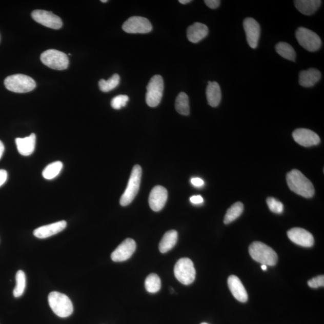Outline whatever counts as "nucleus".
Segmentation results:
<instances>
[{"label": "nucleus", "mask_w": 324, "mask_h": 324, "mask_svg": "<svg viewBox=\"0 0 324 324\" xmlns=\"http://www.w3.org/2000/svg\"><path fill=\"white\" fill-rule=\"evenodd\" d=\"M276 51L278 54L288 60L295 61L296 53L292 46L286 42H279L276 45Z\"/></svg>", "instance_id": "obj_25"}, {"label": "nucleus", "mask_w": 324, "mask_h": 324, "mask_svg": "<svg viewBox=\"0 0 324 324\" xmlns=\"http://www.w3.org/2000/svg\"><path fill=\"white\" fill-rule=\"evenodd\" d=\"M17 151L24 156H29L32 154L36 147V136L34 133L24 138H16L15 140Z\"/></svg>", "instance_id": "obj_20"}, {"label": "nucleus", "mask_w": 324, "mask_h": 324, "mask_svg": "<svg viewBox=\"0 0 324 324\" xmlns=\"http://www.w3.org/2000/svg\"><path fill=\"white\" fill-rule=\"evenodd\" d=\"M142 177V168L138 165L134 166L129 178L128 186L121 197L119 203L125 207L129 205L139 192Z\"/></svg>", "instance_id": "obj_5"}, {"label": "nucleus", "mask_w": 324, "mask_h": 324, "mask_svg": "<svg viewBox=\"0 0 324 324\" xmlns=\"http://www.w3.org/2000/svg\"><path fill=\"white\" fill-rule=\"evenodd\" d=\"M287 182L292 192L306 198L315 194L314 187L311 181L300 171L293 170L287 175Z\"/></svg>", "instance_id": "obj_1"}, {"label": "nucleus", "mask_w": 324, "mask_h": 324, "mask_svg": "<svg viewBox=\"0 0 324 324\" xmlns=\"http://www.w3.org/2000/svg\"><path fill=\"white\" fill-rule=\"evenodd\" d=\"M174 274L177 279L183 285H191L194 281L196 270L191 259H179L174 267Z\"/></svg>", "instance_id": "obj_6"}, {"label": "nucleus", "mask_w": 324, "mask_h": 324, "mask_svg": "<svg viewBox=\"0 0 324 324\" xmlns=\"http://www.w3.org/2000/svg\"><path fill=\"white\" fill-rule=\"evenodd\" d=\"M192 1L191 0H179V2L183 5L188 4V3H191Z\"/></svg>", "instance_id": "obj_40"}, {"label": "nucleus", "mask_w": 324, "mask_h": 324, "mask_svg": "<svg viewBox=\"0 0 324 324\" xmlns=\"http://www.w3.org/2000/svg\"><path fill=\"white\" fill-rule=\"evenodd\" d=\"M267 203L269 209L273 213L276 214L282 213L284 211L283 204L272 197H269L267 199Z\"/></svg>", "instance_id": "obj_32"}, {"label": "nucleus", "mask_w": 324, "mask_h": 324, "mask_svg": "<svg viewBox=\"0 0 324 324\" xmlns=\"http://www.w3.org/2000/svg\"><path fill=\"white\" fill-rule=\"evenodd\" d=\"M190 200L193 204H202L204 201L203 198L200 195L193 196L190 198Z\"/></svg>", "instance_id": "obj_37"}, {"label": "nucleus", "mask_w": 324, "mask_h": 324, "mask_svg": "<svg viewBox=\"0 0 324 324\" xmlns=\"http://www.w3.org/2000/svg\"><path fill=\"white\" fill-rule=\"evenodd\" d=\"M5 151V146L4 144L0 140V159H1L3 153H4Z\"/></svg>", "instance_id": "obj_39"}, {"label": "nucleus", "mask_w": 324, "mask_h": 324, "mask_svg": "<svg viewBox=\"0 0 324 324\" xmlns=\"http://www.w3.org/2000/svg\"><path fill=\"white\" fill-rule=\"evenodd\" d=\"M206 5L209 7V8L215 9L219 8L220 5V1L219 0H206L204 1Z\"/></svg>", "instance_id": "obj_35"}, {"label": "nucleus", "mask_w": 324, "mask_h": 324, "mask_svg": "<svg viewBox=\"0 0 324 324\" xmlns=\"http://www.w3.org/2000/svg\"><path fill=\"white\" fill-rule=\"evenodd\" d=\"M16 285L13 290V295L15 298L20 297L24 294L26 287V274L23 270H19L16 274Z\"/></svg>", "instance_id": "obj_31"}, {"label": "nucleus", "mask_w": 324, "mask_h": 324, "mask_svg": "<svg viewBox=\"0 0 324 324\" xmlns=\"http://www.w3.org/2000/svg\"><path fill=\"white\" fill-rule=\"evenodd\" d=\"M287 235L291 241L302 247L311 248L314 245V238L312 234L305 229L292 228L287 232Z\"/></svg>", "instance_id": "obj_15"}, {"label": "nucleus", "mask_w": 324, "mask_h": 324, "mask_svg": "<svg viewBox=\"0 0 324 324\" xmlns=\"http://www.w3.org/2000/svg\"><path fill=\"white\" fill-rule=\"evenodd\" d=\"M178 233L175 230L169 231L164 235L159 243V251L162 253H165L174 247L177 242Z\"/></svg>", "instance_id": "obj_24"}, {"label": "nucleus", "mask_w": 324, "mask_h": 324, "mask_svg": "<svg viewBox=\"0 0 324 324\" xmlns=\"http://www.w3.org/2000/svg\"><path fill=\"white\" fill-rule=\"evenodd\" d=\"M209 34V29L206 25L195 23L189 26L187 30V37L188 40L193 44L198 43L204 39Z\"/></svg>", "instance_id": "obj_19"}, {"label": "nucleus", "mask_w": 324, "mask_h": 324, "mask_svg": "<svg viewBox=\"0 0 324 324\" xmlns=\"http://www.w3.org/2000/svg\"><path fill=\"white\" fill-rule=\"evenodd\" d=\"M7 89L14 93L30 92L36 87V83L31 77L23 74H15L7 77L5 80Z\"/></svg>", "instance_id": "obj_4"}, {"label": "nucleus", "mask_w": 324, "mask_h": 324, "mask_svg": "<svg viewBox=\"0 0 324 324\" xmlns=\"http://www.w3.org/2000/svg\"><path fill=\"white\" fill-rule=\"evenodd\" d=\"M31 16L37 23L52 29L58 30L63 26L60 17L51 12L43 10H36L31 13Z\"/></svg>", "instance_id": "obj_11"}, {"label": "nucleus", "mask_w": 324, "mask_h": 324, "mask_svg": "<svg viewBox=\"0 0 324 324\" xmlns=\"http://www.w3.org/2000/svg\"><path fill=\"white\" fill-rule=\"evenodd\" d=\"M40 59L45 66L54 70H66L69 65L68 55L55 49H49L42 53Z\"/></svg>", "instance_id": "obj_7"}, {"label": "nucleus", "mask_w": 324, "mask_h": 324, "mask_svg": "<svg viewBox=\"0 0 324 324\" xmlns=\"http://www.w3.org/2000/svg\"><path fill=\"white\" fill-rule=\"evenodd\" d=\"M228 287L235 298L241 302H245L248 300L247 291L239 278L232 275L228 279Z\"/></svg>", "instance_id": "obj_18"}, {"label": "nucleus", "mask_w": 324, "mask_h": 324, "mask_svg": "<svg viewBox=\"0 0 324 324\" xmlns=\"http://www.w3.org/2000/svg\"><path fill=\"white\" fill-rule=\"evenodd\" d=\"M168 199V191L161 186H157L151 191L149 199V205L154 211L163 209Z\"/></svg>", "instance_id": "obj_16"}, {"label": "nucleus", "mask_w": 324, "mask_h": 324, "mask_svg": "<svg viewBox=\"0 0 324 324\" xmlns=\"http://www.w3.org/2000/svg\"><path fill=\"white\" fill-rule=\"evenodd\" d=\"M243 27H244L246 38L250 47L256 49L258 47L260 34V27L259 23L252 17H247L243 22Z\"/></svg>", "instance_id": "obj_13"}, {"label": "nucleus", "mask_w": 324, "mask_h": 324, "mask_svg": "<svg viewBox=\"0 0 324 324\" xmlns=\"http://www.w3.org/2000/svg\"><path fill=\"white\" fill-rule=\"evenodd\" d=\"M125 32L132 34H146L152 30L153 27L150 21L141 16H132L123 25Z\"/></svg>", "instance_id": "obj_10"}, {"label": "nucleus", "mask_w": 324, "mask_h": 324, "mask_svg": "<svg viewBox=\"0 0 324 324\" xmlns=\"http://www.w3.org/2000/svg\"><path fill=\"white\" fill-rule=\"evenodd\" d=\"M206 96L208 103L211 107H218L221 99V92L219 84L217 82L209 81L206 89Z\"/></svg>", "instance_id": "obj_22"}, {"label": "nucleus", "mask_w": 324, "mask_h": 324, "mask_svg": "<svg viewBox=\"0 0 324 324\" xmlns=\"http://www.w3.org/2000/svg\"><path fill=\"white\" fill-rule=\"evenodd\" d=\"M201 324H209V323H206V322H204V323H202Z\"/></svg>", "instance_id": "obj_43"}, {"label": "nucleus", "mask_w": 324, "mask_h": 324, "mask_svg": "<svg viewBox=\"0 0 324 324\" xmlns=\"http://www.w3.org/2000/svg\"><path fill=\"white\" fill-rule=\"evenodd\" d=\"M292 136L296 143L305 147L318 145L320 142L318 135L311 130L301 128L294 130Z\"/></svg>", "instance_id": "obj_14"}, {"label": "nucleus", "mask_w": 324, "mask_h": 324, "mask_svg": "<svg viewBox=\"0 0 324 324\" xmlns=\"http://www.w3.org/2000/svg\"><path fill=\"white\" fill-rule=\"evenodd\" d=\"M322 4L320 0H296L295 8L305 15H312L315 13Z\"/></svg>", "instance_id": "obj_23"}, {"label": "nucleus", "mask_w": 324, "mask_h": 324, "mask_svg": "<svg viewBox=\"0 0 324 324\" xmlns=\"http://www.w3.org/2000/svg\"><path fill=\"white\" fill-rule=\"evenodd\" d=\"M295 37L301 47L310 52L318 51L321 48L322 41L318 34L305 27H299Z\"/></svg>", "instance_id": "obj_9"}, {"label": "nucleus", "mask_w": 324, "mask_h": 324, "mask_svg": "<svg viewBox=\"0 0 324 324\" xmlns=\"http://www.w3.org/2000/svg\"><path fill=\"white\" fill-rule=\"evenodd\" d=\"M192 184L195 186L198 187H202L204 185V182L201 178H193L191 179Z\"/></svg>", "instance_id": "obj_38"}, {"label": "nucleus", "mask_w": 324, "mask_h": 324, "mask_svg": "<svg viewBox=\"0 0 324 324\" xmlns=\"http://www.w3.org/2000/svg\"><path fill=\"white\" fill-rule=\"evenodd\" d=\"M164 89V79L160 75L151 77L147 87L146 102L150 107L155 108L160 104Z\"/></svg>", "instance_id": "obj_8"}, {"label": "nucleus", "mask_w": 324, "mask_h": 324, "mask_svg": "<svg viewBox=\"0 0 324 324\" xmlns=\"http://www.w3.org/2000/svg\"><path fill=\"white\" fill-rule=\"evenodd\" d=\"M321 78V73L318 69H309L302 70L299 75V84L302 87L314 86Z\"/></svg>", "instance_id": "obj_21"}, {"label": "nucleus", "mask_w": 324, "mask_h": 324, "mask_svg": "<svg viewBox=\"0 0 324 324\" xmlns=\"http://www.w3.org/2000/svg\"><path fill=\"white\" fill-rule=\"evenodd\" d=\"M244 210V206L241 202H237L233 204L227 211L224 217V224L228 225L237 219L241 216Z\"/></svg>", "instance_id": "obj_26"}, {"label": "nucleus", "mask_w": 324, "mask_h": 324, "mask_svg": "<svg viewBox=\"0 0 324 324\" xmlns=\"http://www.w3.org/2000/svg\"><path fill=\"white\" fill-rule=\"evenodd\" d=\"M63 165L62 161H57L52 162V163L48 165L42 172V175L44 178L50 180L57 177L60 173Z\"/></svg>", "instance_id": "obj_28"}, {"label": "nucleus", "mask_w": 324, "mask_h": 324, "mask_svg": "<svg viewBox=\"0 0 324 324\" xmlns=\"http://www.w3.org/2000/svg\"><path fill=\"white\" fill-rule=\"evenodd\" d=\"M308 285L312 288H318L324 286L323 275L316 276L308 281Z\"/></svg>", "instance_id": "obj_34"}, {"label": "nucleus", "mask_w": 324, "mask_h": 324, "mask_svg": "<svg viewBox=\"0 0 324 324\" xmlns=\"http://www.w3.org/2000/svg\"><path fill=\"white\" fill-rule=\"evenodd\" d=\"M8 179V172L4 170H0V187L5 184Z\"/></svg>", "instance_id": "obj_36"}, {"label": "nucleus", "mask_w": 324, "mask_h": 324, "mask_svg": "<svg viewBox=\"0 0 324 324\" xmlns=\"http://www.w3.org/2000/svg\"><path fill=\"white\" fill-rule=\"evenodd\" d=\"M119 81H120V77L118 74H114L107 80L101 79L98 83V86L102 91L108 93L115 89L119 85Z\"/></svg>", "instance_id": "obj_30"}, {"label": "nucleus", "mask_w": 324, "mask_h": 324, "mask_svg": "<svg viewBox=\"0 0 324 324\" xmlns=\"http://www.w3.org/2000/svg\"><path fill=\"white\" fill-rule=\"evenodd\" d=\"M48 302L52 311L61 318H67L72 314V302L64 294L55 291L51 292L48 295Z\"/></svg>", "instance_id": "obj_3"}, {"label": "nucleus", "mask_w": 324, "mask_h": 324, "mask_svg": "<svg viewBox=\"0 0 324 324\" xmlns=\"http://www.w3.org/2000/svg\"><path fill=\"white\" fill-rule=\"evenodd\" d=\"M249 252L253 260L262 264V265L274 266L277 262L278 256L276 252L263 242H252L249 246Z\"/></svg>", "instance_id": "obj_2"}, {"label": "nucleus", "mask_w": 324, "mask_h": 324, "mask_svg": "<svg viewBox=\"0 0 324 324\" xmlns=\"http://www.w3.org/2000/svg\"><path fill=\"white\" fill-rule=\"evenodd\" d=\"M66 227L67 222L65 220L59 221L36 229L33 232V234L38 238H47L58 234L64 230Z\"/></svg>", "instance_id": "obj_17"}, {"label": "nucleus", "mask_w": 324, "mask_h": 324, "mask_svg": "<svg viewBox=\"0 0 324 324\" xmlns=\"http://www.w3.org/2000/svg\"><path fill=\"white\" fill-rule=\"evenodd\" d=\"M129 98L126 95H119L112 98L111 100V107L115 110H119L121 108L125 107Z\"/></svg>", "instance_id": "obj_33"}, {"label": "nucleus", "mask_w": 324, "mask_h": 324, "mask_svg": "<svg viewBox=\"0 0 324 324\" xmlns=\"http://www.w3.org/2000/svg\"><path fill=\"white\" fill-rule=\"evenodd\" d=\"M108 2V0H101V2L102 3H107Z\"/></svg>", "instance_id": "obj_42"}, {"label": "nucleus", "mask_w": 324, "mask_h": 324, "mask_svg": "<svg viewBox=\"0 0 324 324\" xmlns=\"http://www.w3.org/2000/svg\"><path fill=\"white\" fill-rule=\"evenodd\" d=\"M261 268H262V269L263 270H265V271L267 270V266H266V265H262L261 266Z\"/></svg>", "instance_id": "obj_41"}, {"label": "nucleus", "mask_w": 324, "mask_h": 324, "mask_svg": "<svg viewBox=\"0 0 324 324\" xmlns=\"http://www.w3.org/2000/svg\"><path fill=\"white\" fill-rule=\"evenodd\" d=\"M175 109L179 114L189 115L190 114L189 99L188 95L182 92L178 95L175 101Z\"/></svg>", "instance_id": "obj_27"}, {"label": "nucleus", "mask_w": 324, "mask_h": 324, "mask_svg": "<svg viewBox=\"0 0 324 324\" xmlns=\"http://www.w3.org/2000/svg\"><path fill=\"white\" fill-rule=\"evenodd\" d=\"M136 248V242L132 238H127L112 253L111 259L114 262L125 261L132 256Z\"/></svg>", "instance_id": "obj_12"}, {"label": "nucleus", "mask_w": 324, "mask_h": 324, "mask_svg": "<svg viewBox=\"0 0 324 324\" xmlns=\"http://www.w3.org/2000/svg\"><path fill=\"white\" fill-rule=\"evenodd\" d=\"M161 280L156 274H150L146 278L145 287L146 290L150 293H156L161 288Z\"/></svg>", "instance_id": "obj_29"}]
</instances>
